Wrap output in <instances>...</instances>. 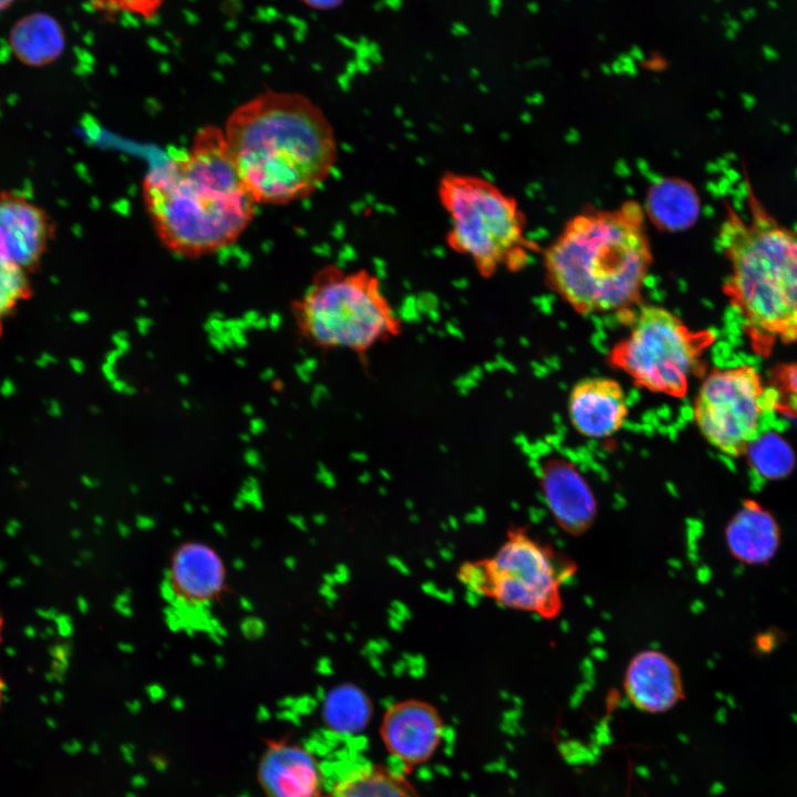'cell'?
Here are the masks:
<instances>
[{
    "label": "cell",
    "mask_w": 797,
    "mask_h": 797,
    "mask_svg": "<svg viewBox=\"0 0 797 797\" xmlns=\"http://www.w3.org/2000/svg\"><path fill=\"white\" fill-rule=\"evenodd\" d=\"M142 197L161 242L182 257H201L236 242L256 201L246 188L224 131L203 126L180 156L152 168Z\"/></svg>",
    "instance_id": "cell-1"
},
{
    "label": "cell",
    "mask_w": 797,
    "mask_h": 797,
    "mask_svg": "<svg viewBox=\"0 0 797 797\" xmlns=\"http://www.w3.org/2000/svg\"><path fill=\"white\" fill-rule=\"evenodd\" d=\"M222 131L256 204L287 205L310 197L338 161L332 123L299 92L259 93L230 113Z\"/></svg>",
    "instance_id": "cell-2"
},
{
    "label": "cell",
    "mask_w": 797,
    "mask_h": 797,
    "mask_svg": "<svg viewBox=\"0 0 797 797\" xmlns=\"http://www.w3.org/2000/svg\"><path fill=\"white\" fill-rule=\"evenodd\" d=\"M644 216L628 200L570 218L544 253L550 288L580 314L632 310L653 261Z\"/></svg>",
    "instance_id": "cell-3"
},
{
    "label": "cell",
    "mask_w": 797,
    "mask_h": 797,
    "mask_svg": "<svg viewBox=\"0 0 797 797\" xmlns=\"http://www.w3.org/2000/svg\"><path fill=\"white\" fill-rule=\"evenodd\" d=\"M729 265L725 292L756 345L797 341V234L764 218L723 224Z\"/></svg>",
    "instance_id": "cell-4"
},
{
    "label": "cell",
    "mask_w": 797,
    "mask_h": 797,
    "mask_svg": "<svg viewBox=\"0 0 797 797\" xmlns=\"http://www.w3.org/2000/svg\"><path fill=\"white\" fill-rule=\"evenodd\" d=\"M299 335L322 350L365 353L398 337L401 321L380 280L365 269L324 266L292 302Z\"/></svg>",
    "instance_id": "cell-5"
},
{
    "label": "cell",
    "mask_w": 797,
    "mask_h": 797,
    "mask_svg": "<svg viewBox=\"0 0 797 797\" xmlns=\"http://www.w3.org/2000/svg\"><path fill=\"white\" fill-rule=\"evenodd\" d=\"M437 197L449 218L448 247L468 258L485 278L501 269L518 271L538 248L525 232L517 200L477 175L445 172Z\"/></svg>",
    "instance_id": "cell-6"
},
{
    "label": "cell",
    "mask_w": 797,
    "mask_h": 797,
    "mask_svg": "<svg viewBox=\"0 0 797 797\" xmlns=\"http://www.w3.org/2000/svg\"><path fill=\"white\" fill-rule=\"evenodd\" d=\"M628 334L608 354L609 364L653 393L684 397L691 379L702 370L703 354L715 335L693 330L672 311L654 304L627 311Z\"/></svg>",
    "instance_id": "cell-7"
},
{
    "label": "cell",
    "mask_w": 797,
    "mask_h": 797,
    "mask_svg": "<svg viewBox=\"0 0 797 797\" xmlns=\"http://www.w3.org/2000/svg\"><path fill=\"white\" fill-rule=\"evenodd\" d=\"M779 394L765 389L752 365L711 371L694 401L693 417L702 436L722 454L738 457L764 433Z\"/></svg>",
    "instance_id": "cell-8"
},
{
    "label": "cell",
    "mask_w": 797,
    "mask_h": 797,
    "mask_svg": "<svg viewBox=\"0 0 797 797\" xmlns=\"http://www.w3.org/2000/svg\"><path fill=\"white\" fill-rule=\"evenodd\" d=\"M486 593L505 608L555 619L562 610L561 588L575 570L546 544L522 530L513 531L496 555L484 563Z\"/></svg>",
    "instance_id": "cell-9"
},
{
    "label": "cell",
    "mask_w": 797,
    "mask_h": 797,
    "mask_svg": "<svg viewBox=\"0 0 797 797\" xmlns=\"http://www.w3.org/2000/svg\"><path fill=\"white\" fill-rule=\"evenodd\" d=\"M54 234V221L43 207L20 192H0L1 260L31 275L41 267Z\"/></svg>",
    "instance_id": "cell-10"
},
{
    "label": "cell",
    "mask_w": 797,
    "mask_h": 797,
    "mask_svg": "<svg viewBox=\"0 0 797 797\" xmlns=\"http://www.w3.org/2000/svg\"><path fill=\"white\" fill-rule=\"evenodd\" d=\"M443 728L442 716L431 703L404 700L386 710L380 735L387 752L412 768L434 755L441 743Z\"/></svg>",
    "instance_id": "cell-11"
},
{
    "label": "cell",
    "mask_w": 797,
    "mask_h": 797,
    "mask_svg": "<svg viewBox=\"0 0 797 797\" xmlns=\"http://www.w3.org/2000/svg\"><path fill=\"white\" fill-rule=\"evenodd\" d=\"M540 489L549 513L566 532L586 531L597 515L592 488L576 467L562 457H550L539 468Z\"/></svg>",
    "instance_id": "cell-12"
},
{
    "label": "cell",
    "mask_w": 797,
    "mask_h": 797,
    "mask_svg": "<svg viewBox=\"0 0 797 797\" xmlns=\"http://www.w3.org/2000/svg\"><path fill=\"white\" fill-rule=\"evenodd\" d=\"M628 412L622 386L610 377L580 380L568 397V415L572 426L589 438L614 435L623 426Z\"/></svg>",
    "instance_id": "cell-13"
},
{
    "label": "cell",
    "mask_w": 797,
    "mask_h": 797,
    "mask_svg": "<svg viewBox=\"0 0 797 797\" xmlns=\"http://www.w3.org/2000/svg\"><path fill=\"white\" fill-rule=\"evenodd\" d=\"M177 589L172 603L175 610L188 604L199 613L207 612L211 601L222 591L225 568L217 552L200 542H187L176 550L172 570L165 575Z\"/></svg>",
    "instance_id": "cell-14"
},
{
    "label": "cell",
    "mask_w": 797,
    "mask_h": 797,
    "mask_svg": "<svg viewBox=\"0 0 797 797\" xmlns=\"http://www.w3.org/2000/svg\"><path fill=\"white\" fill-rule=\"evenodd\" d=\"M623 687L628 698L646 713H663L672 708L683 696V683L679 666L659 650H643L629 661Z\"/></svg>",
    "instance_id": "cell-15"
},
{
    "label": "cell",
    "mask_w": 797,
    "mask_h": 797,
    "mask_svg": "<svg viewBox=\"0 0 797 797\" xmlns=\"http://www.w3.org/2000/svg\"><path fill=\"white\" fill-rule=\"evenodd\" d=\"M258 782L267 797H320L322 776L315 758L302 746L287 741L267 745Z\"/></svg>",
    "instance_id": "cell-16"
},
{
    "label": "cell",
    "mask_w": 797,
    "mask_h": 797,
    "mask_svg": "<svg viewBox=\"0 0 797 797\" xmlns=\"http://www.w3.org/2000/svg\"><path fill=\"white\" fill-rule=\"evenodd\" d=\"M643 211L663 231H682L692 227L701 213L700 196L694 186L680 177H662L648 189Z\"/></svg>",
    "instance_id": "cell-17"
},
{
    "label": "cell",
    "mask_w": 797,
    "mask_h": 797,
    "mask_svg": "<svg viewBox=\"0 0 797 797\" xmlns=\"http://www.w3.org/2000/svg\"><path fill=\"white\" fill-rule=\"evenodd\" d=\"M726 542L732 555L746 563H762L775 553L779 529L772 515L759 505H744L729 520Z\"/></svg>",
    "instance_id": "cell-18"
},
{
    "label": "cell",
    "mask_w": 797,
    "mask_h": 797,
    "mask_svg": "<svg viewBox=\"0 0 797 797\" xmlns=\"http://www.w3.org/2000/svg\"><path fill=\"white\" fill-rule=\"evenodd\" d=\"M12 54L28 66L40 68L60 58L65 35L59 21L44 12H33L19 19L9 32Z\"/></svg>",
    "instance_id": "cell-19"
},
{
    "label": "cell",
    "mask_w": 797,
    "mask_h": 797,
    "mask_svg": "<svg viewBox=\"0 0 797 797\" xmlns=\"http://www.w3.org/2000/svg\"><path fill=\"white\" fill-rule=\"evenodd\" d=\"M324 797H421V795L403 775L373 765L349 774Z\"/></svg>",
    "instance_id": "cell-20"
},
{
    "label": "cell",
    "mask_w": 797,
    "mask_h": 797,
    "mask_svg": "<svg viewBox=\"0 0 797 797\" xmlns=\"http://www.w3.org/2000/svg\"><path fill=\"white\" fill-rule=\"evenodd\" d=\"M372 714V703L366 694L351 683L333 687L322 706L323 721L330 729L341 734L362 731Z\"/></svg>",
    "instance_id": "cell-21"
},
{
    "label": "cell",
    "mask_w": 797,
    "mask_h": 797,
    "mask_svg": "<svg viewBox=\"0 0 797 797\" xmlns=\"http://www.w3.org/2000/svg\"><path fill=\"white\" fill-rule=\"evenodd\" d=\"M751 468L764 479L786 476L794 467L795 457L788 443L778 434L763 433L747 448Z\"/></svg>",
    "instance_id": "cell-22"
},
{
    "label": "cell",
    "mask_w": 797,
    "mask_h": 797,
    "mask_svg": "<svg viewBox=\"0 0 797 797\" xmlns=\"http://www.w3.org/2000/svg\"><path fill=\"white\" fill-rule=\"evenodd\" d=\"M32 293L30 275L0 259V338L7 320Z\"/></svg>",
    "instance_id": "cell-23"
},
{
    "label": "cell",
    "mask_w": 797,
    "mask_h": 797,
    "mask_svg": "<svg viewBox=\"0 0 797 797\" xmlns=\"http://www.w3.org/2000/svg\"><path fill=\"white\" fill-rule=\"evenodd\" d=\"M457 578L466 587V590L480 598L486 594L488 576L484 565L465 562L460 566Z\"/></svg>",
    "instance_id": "cell-24"
},
{
    "label": "cell",
    "mask_w": 797,
    "mask_h": 797,
    "mask_svg": "<svg viewBox=\"0 0 797 797\" xmlns=\"http://www.w3.org/2000/svg\"><path fill=\"white\" fill-rule=\"evenodd\" d=\"M779 385L786 404L797 412V363L782 369L779 372Z\"/></svg>",
    "instance_id": "cell-25"
},
{
    "label": "cell",
    "mask_w": 797,
    "mask_h": 797,
    "mask_svg": "<svg viewBox=\"0 0 797 797\" xmlns=\"http://www.w3.org/2000/svg\"><path fill=\"white\" fill-rule=\"evenodd\" d=\"M115 6V11H127L133 14H139L142 18L153 17L159 6L158 1H134V2H112Z\"/></svg>",
    "instance_id": "cell-26"
},
{
    "label": "cell",
    "mask_w": 797,
    "mask_h": 797,
    "mask_svg": "<svg viewBox=\"0 0 797 797\" xmlns=\"http://www.w3.org/2000/svg\"><path fill=\"white\" fill-rule=\"evenodd\" d=\"M241 633L246 639H259L265 634L266 624L265 622L256 617L245 618L240 623Z\"/></svg>",
    "instance_id": "cell-27"
},
{
    "label": "cell",
    "mask_w": 797,
    "mask_h": 797,
    "mask_svg": "<svg viewBox=\"0 0 797 797\" xmlns=\"http://www.w3.org/2000/svg\"><path fill=\"white\" fill-rule=\"evenodd\" d=\"M422 590L425 594L442 600L446 603H453L455 593L453 590H439L434 582L426 581L422 584Z\"/></svg>",
    "instance_id": "cell-28"
},
{
    "label": "cell",
    "mask_w": 797,
    "mask_h": 797,
    "mask_svg": "<svg viewBox=\"0 0 797 797\" xmlns=\"http://www.w3.org/2000/svg\"><path fill=\"white\" fill-rule=\"evenodd\" d=\"M387 612H389L390 618L396 619V620L401 621L402 623L405 620H408L412 615L408 607L400 600L392 601L391 608L389 609Z\"/></svg>",
    "instance_id": "cell-29"
},
{
    "label": "cell",
    "mask_w": 797,
    "mask_h": 797,
    "mask_svg": "<svg viewBox=\"0 0 797 797\" xmlns=\"http://www.w3.org/2000/svg\"><path fill=\"white\" fill-rule=\"evenodd\" d=\"M306 6H308L310 9L317 10V11H329L334 10L339 8L343 2L340 0H328V1H303Z\"/></svg>",
    "instance_id": "cell-30"
},
{
    "label": "cell",
    "mask_w": 797,
    "mask_h": 797,
    "mask_svg": "<svg viewBox=\"0 0 797 797\" xmlns=\"http://www.w3.org/2000/svg\"><path fill=\"white\" fill-rule=\"evenodd\" d=\"M332 575L334 577L335 583L338 584H344L350 579V570L344 563L337 565L335 570Z\"/></svg>",
    "instance_id": "cell-31"
},
{
    "label": "cell",
    "mask_w": 797,
    "mask_h": 797,
    "mask_svg": "<svg viewBox=\"0 0 797 797\" xmlns=\"http://www.w3.org/2000/svg\"><path fill=\"white\" fill-rule=\"evenodd\" d=\"M128 602H130V593H122L116 599V602H115L116 610L124 615H131L132 609L130 608Z\"/></svg>",
    "instance_id": "cell-32"
},
{
    "label": "cell",
    "mask_w": 797,
    "mask_h": 797,
    "mask_svg": "<svg viewBox=\"0 0 797 797\" xmlns=\"http://www.w3.org/2000/svg\"><path fill=\"white\" fill-rule=\"evenodd\" d=\"M319 591H320V594L324 598V600L327 601V603H328L330 607H332V605L334 604V602H337V600H338V593L335 592V590L333 589V587L323 583V584L320 587V590H319Z\"/></svg>",
    "instance_id": "cell-33"
},
{
    "label": "cell",
    "mask_w": 797,
    "mask_h": 797,
    "mask_svg": "<svg viewBox=\"0 0 797 797\" xmlns=\"http://www.w3.org/2000/svg\"><path fill=\"white\" fill-rule=\"evenodd\" d=\"M485 519V513L480 507H476L473 511L467 513L464 517L466 524H480Z\"/></svg>",
    "instance_id": "cell-34"
},
{
    "label": "cell",
    "mask_w": 797,
    "mask_h": 797,
    "mask_svg": "<svg viewBox=\"0 0 797 797\" xmlns=\"http://www.w3.org/2000/svg\"><path fill=\"white\" fill-rule=\"evenodd\" d=\"M387 562L390 563L391 567H393L395 570H397L402 575H404V576L410 575L408 567L401 558L395 557V556H390L387 558Z\"/></svg>",
    "instance_id": "cell-35"
},
{
    "label": "cell",
    "mask_w": 797,
    "mask_h": 797,
    "mask_svg": "<svg viewBox=\"0 0 797 797\" xmlns=\"http://www.w3.org/2000/svg\"><path fill=\"white\" fill-rule=\"evenodd\" d=\"M318 479L321 480L328 488H333L335 486L334 476L325 468L319 469Z\"/></svg>",
    "instance_id": "cell-36"
},
{
    "label": "cell",
    "mask_w": 797,
    "mask_h": 797,
    "mask_svg": "<svg viewBox=\"0 0 797 797\" xmlns=\"http://www.w3.org/2000/svg\"><path fill=\"white\" fill-rule=\"evenodd\" d=\"M136 526L142 530H149L155 526V520L148 516L139 515L136 517Z\"/></svg>",
    "instance_id": "cell-37"
},
{
    "label": "cell",
    "mask_w": 797,
    "mask_h": 797,
    "mask_svg": "<svg viewBox=\"0 0 797 797\" xmlns=\"http://www.w3.org/2000/svg\"><path fill=\"white\" fill-rule=\"evenodd\" d=\"M289 521L293 526H296L298 529H300L302 531L307 530V525H306V520L303 517H301L299 515H291V516H289Z\"/></svg>",
    "instance_id": "cell-38"
},
{
    "label": "cell",
    "mask_w": 797,
    "mask_h": 797,
    "mask_svg": "<svg viewBox=\"0 0 797 797\" xmlns=\"http://www.w3.org/2000/svg\"><path fill=\"white\" fill-rule=\"evenodd\" d=\"M480 597L469 590H466L465 601L467 604L475 607L479 603Z\"/></svg>",
    "instance_id": "cell-39"
},
{
    "label": "cell",
    "mask_w": 797,
    "mask_h": 797,
    "mask_svg": "<svg viewBox=\"0 0 797 797\" xmlns=\"http://www.w3.org/2000/svg\"><path fill=\"white\" fill-rule=\"evenodd\" d=\"M439 556H441V558L444 559L445 561H451V560H453V558H454V552H453L452 547H442V548L439 549Z\"/></svg>",
    "instance_id": "cell-40"
},
{
    "label": "cell",
    "mask_w": 797,
    "mask_h": 797,
    "mask_svg": "<svg viewBox=\"0 0 797 797\" xmlns=\"http://www.w3.org/2000/svg\"><path fill=\"white\" fill-rule=\"evenodd\" d=\"M389 625L391 629H393L395 631H400L403 627V623L396 619L389 617Z\"/></svg>",
    "instance_id": "cell-41"
},
{
    "label": "cell",
    "mask_w": 797,
    "mask_h": 797,
    "mask_svg": "<svg viewBox=\"0 0 797 797\" xmlns=\"http://www.w3.org/2000/svg\"><path fill=\"white\" fill-rule=\"evenodd\" d=\"M313 522H314L315 525L322 526V525H324V524L327 522V516H325L324 514H321V513H320V514H315V515L313 516Z\"/></svg>",
    "instance_id": "cell-42"
},
{
    "label": "cell",
    "mask_w": 797,
    "mask_h": 797,
    "mask_svg": "<svg viewBox=\"0 0 797 797\" xmlns=\"http://www.w3.org/2000/svg\"><path fill=\"white\" fill-rule=\"evenodd\" d=\"M239 604L246 611H252V609H253L252 603L246 598H240Z\"/></svg>",
    "instance_id": "cell-43"
},
{
    "label": "cell",
    "mask_w": 797,
    "mask_h": 797,
    "mask_svg": "<svg viewBox=\"0 0 797 797\" xmlns=\"http://www.w3.org/2000/svg\"><path fill=\"white\" fill-rule=\"evenodd\" d=\"M446 522L448 525V528H451L453 530H457L459 528V522H458L457 518H455L453 516L448 517Z\"/></svg>",
    "instance_id": "cell-44"
},
{
    "label": "cell",
    "mask_w": 797,
    "mask_h": 797,
    "mask_svg": "<svg viewBox=\"0 0 797 797\" xmlns=\"http://www.w3.org/2000/svg\"><path fill=\"white\" fill-rule=\"evenodd\" d=\"M117 529H118V532L121 534V536H123V537L128 536L131 532L128 526L123 522L117 524Z\"/></svg>",
    "instance_id": "cell-45"
},
{
    "label": "cell",
    "mask_w": 797,
    "mask_h": 797,
    "mask_svg": "<svg viewBox=\"0 0 797 797\" xmlns=\"http://www.w3.org/2000/svg\"><path fill=\"white\" fill-rule=\"evenodd\" d=\"M323 581H324L323 583L329 584V586H331V587H333L334 584H337V583H335V580H334V577H333L332 573H325V575L323 576Z\"/></svg>",
    "instance_id": "cell-46"
},
{
    "label": "cell",
    "mask_w": 797,
    "mask_h": 797,
    "mask_svg": "<svg viewBox=\"0 0 797 797\" xmlns=\"http://www.w3.org/2000/svg\"><path fill=\"white\" fill-rule=\"evenodd\" d=\"M284 565H286L289 569H294L296 566H297V560H296V558H293V557H287V558L284 559Z\"/></svg>",
    "instance_id": "cell-47"
},
{
    "label": "cell",
    "mask_w": 797,
    "mask_h": 797,
    "mask_svg": "<svg viewBox=\"0 0 797 797\" xmlns=\"http://www.w3.org/2000/svg\"><path fill=\"white\" fill-rule=\"evenodd\" d=\"M232 563L236 570H241L245 568V561L241 558H236Z\"/></svg>",
    "instance_id": "cell-48"
},
{
    "label": "cell",
    "mask_w": 797,
    "mask_h": 797,
    "mask_svg": "<svg viewBox=\"0 0 797 797\" xmlns=\"http://www.w3.org/2000/svg\"><path fill=\"white\" fill-rule=\"evenodd\" d=\"M214 528H215V530H216L218 534H220V535H225V534H226V530H225L224 526L221 525V522H215V524H214Z\"/></svg>",
    "instance_id": "cell-49"
},
{
    "label": "cell",
    "mask_w": 797,
    "mask_h": 797,
    "mask_svg": "<svg viewBox=\"0 0 797 797\" xmlns=\"http://www.w3.org/2000/svg\"><path fill=\"white\" fill-rule=\"evenodd\" d=\"M371 475L369 473H363L359 476V480L363 484L370 482Z\"/></svg>",
    "instance_id": "cell-50"
},
{
    "label": "cell",
    "mask_w": 797,
    "mask_h": 797,
    "mask_svg": "<svg viewBox=\"0 0 797 797\" xmlns=\"http://www.w3.org/2000/svg\"><path fill=\"white\" fill-rule=\"evenodd\" d=\"M424 563H425V566H426L428 569H434V568H435V561H434L433 559H431V558L425 559Z\"/></svg>",
    "instance_id": "cell-51"
},
{
    "label": "cell",
    "mask_w": 797,
    "mask_h": 797,
    "mask_svg": "<svg viewBox=\"0 0 797 797\" xmlns=\"http://www.w3.org/2000/svg\"><path fill=\"white\" fill-rule=\"evenodd\" d=\"M12 3L11 1H0V11L7 10Z\"/></svg>",
    "instance_id": "cell-52"
},
{
    "label": "cell",
    "mask_w": 797,
    "mask_h": 797,
    "mask_svg": "<svg viewBox=\"0 0 797 797\" xmlns=\"http://www.w3.org/2000/svg\"><path fill=\"white\" fill-rule=\"evenodd\" d=\"M414 506H415V504L413 500H411V499L405 500V507L407 509L412 510L414 508Z\"/></svg>",
    "instance_id": "cell-53"
},
{
    "label": "cell",
    "mask_w": 797,
    "mask_h": 797,
    "mask_svg": "<svg viewBox=\"0 0 797 797\" xmlns=\"http://www.w3.org/2000/svg\"><path fill=\"white\" fill-rule=\"evenodd\" d=\"M3 689H4V683H3V680H2V677H1V675H0V702H1V700H2Z\"/></svg>",
    "instance_id": "cell-54"
},
{
    "label": "cell",
    "mask_w": 797,
    "mask_h": 797,
    "mask_svg": "<svg viewBox=\"0 0 797 797\" xmlns=\"http://www.w3.org/2000/svg\"><path fill=\"white\" fill-rule=\"evenodd\" d=\"M408 518H410L411 522H414V524L418 522V520H420V518L416 514H411Z\"/></svg>",
    "instance_id": "cell-55"
},
{
    "label": "cell",
    "mask_w": 797,
    "mask_h": 797,
    "mask_svg": "<svg viewBox=\"0 0 797 797\" xmlns=\"http://www.w3.org/2000/svg\"><path fill=\"white\" fill-rule=\"evenodd\" d=\"M379 493H380L382 496H385V495L387 494V490H386L385 487H379Z\"/></svg>",
    "instance_id": "cell-56"
},
{
    "label": "cell",
    "mask_w": 797,
    "mask_h": 797,
    "mask_svg": "<svg viewBox=\"0 0 797 797\" xmlns=\"http://www.w3.org/2000/svg\"><path fill=\"white\" fill-rule=\"evenodd\" d=\"M441 527H442V529H443L444 531H447V530L449 529L446 521L442 522V524H441Z\"/></svg>",
    "instance_id": "cell-57"
},
{
    "label": "cell",
    "mask_w": 797,
    "mask_h": 797,
    "mask_svg": "<svg viewBox=\"0 0 797 797\" xmlns=\"http://www.w3.org/2000/svg\"><path fill=\"white\" fill-rule=\"evenodd\" d=\"M380 473L383 475V477H384L385 479H390V478H391L390 474L386 473L385 470H381Z\"/></svg>",
    "instance_id": "cell-58"
},
{
    "label": "cell",
    "mask_w": 797,
    "mask_h": 797,
    "mask_svg": "<svg viewBox=\"0 0 797 797\" xmlns=\"http://www.w3.org/2000/svg\"><path fill=\"white\" fill-rule=\"evenodd\" d=\"M184 508H185L188 513H192V511H193L192 505L188 504V503L185 504Z\"/></svg>",
    "instance_id": "cell-59"
},
{
    "label": "cell",
    "mask_w": 797,
    "mask_h": 797,
    "mask_svg": "<svg viewBox=\"0 0 797 797\" xmlns=\"http://www.w3.org/2000/svg\"><path fill=\"white\" fill-rule=\"evenodd\" d=\"M2 628H3V620H2V618H1V615H0V640H1V638H2Z\"/></svg>",
    "instance_id": "cell-60"
},
{
    "label": "cell",
    "mask_w": 797,
    "mask_h": 797,
    "mask_svg": "<svg viewBox=\"0 0 797 797\" xmlns=\"http://www.w3.org/2000/svg\"><path fill=\"white\" fill-rule=\"evenodd\" d=\"M327 636H328L329 640H334V639H335L334 634L331 633V632H328V633H327Z\"/></svg>",
    "instance_id": "cell-61"
},
{
    "label": "cell",
    "mask_w": 797,
    "mask_h": 797,
    "mask_svg": "<svg viewBox=\"0 0 797 797\" xmlns=\"http://www.w3.org/2000/svg\"><path fill=\"white\" fill-rule=\"evenodd\" d=\"M345 636H346V640H349V641L352 640V635H351V634L346 633Z\"/></svg>",
    "instance_id": "cell-62"
},
{
    "label": "cell",
    "mask_w": 797,
    "mask_h": 797,
    "mask_svg": "<svg viewBox=\"0 0 797 797\" xmlns=\"http://www.w3.org/2000/svg\"><path fill=\"white\" fill-rule=\"evenodd\" d=\"M173 531H174L175 535L180 536V532H179L178 529H174Z\"/></svg>",
    "instance_id": "cell-63"
}]
</instances>
